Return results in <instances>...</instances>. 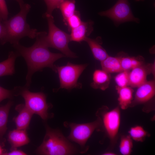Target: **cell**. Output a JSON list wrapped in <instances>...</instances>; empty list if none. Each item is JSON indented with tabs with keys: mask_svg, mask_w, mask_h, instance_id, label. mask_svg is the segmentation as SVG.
<instances>
[{
	"mask_svg": "<svg viewBox=\"0 0 155 155\" xmlns=\"http://www.w3.org/2000/svg\"><path fill=\"white\" fill-rule=\"evenodd\" d=\"M13 102L9 100L5 105L0 106V140L5 142L3 136L7 129V125L9 113Z\"/></svg>",
	"mask_w": 155,
	"mask_h": 155,
	"instance_id": "ffe728a7",
	"label": "cell"
},
{
	"mask_svg": "<svg viewBox=\"0 0 155 155\" xmlns=\"http://www.w3.org/2000/svg\"><path fill=\"white\" fill-rule=\"evenodd\" d=\"M20 12L9 19L3 21L5 33L0 40L2 44L9 42L13 44L19 42L22 38L28 36L31 39L35 38L37 32L36 29L31 28L26 22L27 15L31 6L24 4Z\"/></svg>",
	"mask_w": 155,
	"mask_h": 155,
	"instance_id": "7a4b0ae2",
	"label": "cell"
},
{
	"mask_svg": "<svg viewBox=\"0 0 155 155\" xmlns=\"http://www.w3.org/2000/svg\"><path fill=\"white\" fill-rule=\"evenodd\" d=\"M133 140L129 135H122L120 137L119 150L123 155H129L132 152Z\"/></svg>",
	"mask_w": 155,
	"mask_h": 155,
	"instance_id": "603a6c76",
	"label": "cell"
},
{
	"mask_svg": "<svg viewBox=\"0 0 155 155\" xmlns=\"http://www.w3.org/2000/svg\"><path fill=\"white\" fill-rule=\"evenodd\" d=\"M94 24L93 22L91 20L82 21L79 26L71 30L70 41L81 42L84 41L93 32Z\"/></svg>",
	"mask_w": 155,
	"mask_h": 155,
	"instance_id": "4fadbf2b",
	"label": "cell"
},
{
	"mask_svg": "<svg viewBox=\"0 0 155 155\" xmlns=\"http://www.w3.org/2000/svg\"><path fill=\"white\" fill-rule=\"evenodd\" d=\"M14 96H16L15 87L12 90H10L0 86V103L5 99H12Z\"/></svg>",
	"mask_w": 155,
	"mask_h": 155,
	"instance_id": "83f0119b",
	"label": "cell"
},
{
	"mask_svg": "<svg viewBox=\"0 0 155 155\" xmlns=\"http://www.w3.org/2000/svg\"><path fill=\"white\" fill-rule=\"evenodd\" d=\"M116 89L119 96V106L123 110L127 109L130 107L133 99V90L129 86L122 88L116 86Z\"/></svg>",
	"mask_w": 155,
	"mask_h": 155,
	"instance_id": "e0dca14e",
	"label": "cell"
},
{
	"mask_svg": "<svg viewBox=\"0 0 155 155\" xmlns=\"http://www.w3.org/2000/svg\"><path fill=\"white\" fill-rule=\"evenodd\" d=\"M15 109L18 113V115L13 119L16 129L26 130L33 114L23 104L17 105Z\"/></svg>",
	"mask_w": 155,
	"mask_h": 155,
	"instance_id": "7c38bea8",
	"label": "cell"
},
{
	"mask_svg": "<svg viewBox=\"0 0 155 155\" xmlns=\"http://www.w3.org/2000/svg\"><path fill=\"white\" fill-rule=\"evenodd\" d=\"M135 1H144V0H135Z\"/></svg>",
	"mask_w": 155,
	"mask_h": 155,
	"instance_id": "8d00e7d4",
	"label": "cell"
},
{
	"mask_svg": "<svg viewBox=\"0 0 155 155\" xmlns=\"http://www.w3.org/2000/svg\"><path fill=\"white\" fill-rule=\"evenodd\" d=\"M82 22L79 12L76 11L73 15L67 19L65 23L67 25L69 29L71 30L79 26Z\"/></svg>",
	"mask_w": 155,
	"mask_h": 155,
	"instance_id": "d4e9b609",
	"label": "cell"
},
{
	"mask_svg": "<svg viewBox=\"0 0 155 155\" xmlns=\"http://www.w3.org/2000/svg\"><path fill=\"white\" fill-rule=\"evenodd\" d=\"M69 125L71 132L68 138L78 144L82 147H84L88 140L95 130H100L102 128L101 121L98 117L92 122L83 124L72 123Z\"/></svg>",
	"mask_w": 155,
	"mask_h": 155,
	"instance_id": "9c48e42d",
	"label": "cell"
},
{
	"mask_svg": "<svg viewBox=\"0 0 155 155\" xmlns=\"http://www.w3.org/2000/svg\"><path fill=\"white\" fill-rule=\"evenodd\" d=\"M144 59L141 56L131 57L132 69L144 63Z\"/></svg>",
	"mask_w": 155,
	"mask_h": 155,
	"instance_id": "f546056e",
	"label": "cell"
},
{
	"mask_svg": "<svg viewBox=\"0 0 155 155\" xmlns=\"http://www.w3.org/2000/svg\"><path fill=\"white\" fill-rule=\"evenodd\" d=\"M98 14L112 20L116 26L125 22H140V19L133 15L128 0H118L111 8L99 12Z\"/></svg>",
	"mask_w": 155,
	"mask_h": 155,
	"instance_id": "ba28073f",
	"label": "cell"
},
{
	"mask_svg": "<svg viewBox=\"0 0 155 155\" xmlns=\"http://www.w3.org/2000/svg\"><path fill=\"white\" fill-rule=\"evenodd\" d=\"M43 141L36 151L38 154L65 155L75 154V148L59 130L46 126Z\"/></svg>",
	"mask_w": 155,
	"mask_h": 155,
	"instance_id": "3957f363",
	"label": "cell"
},
{
	"mask_svg": "<svg viewBox=\"0 0 155 155\" xmlns=\"http://www.w3.org/2000/svg\"><path fill=\"white\" fill-rule=\"evenodd\" d=\"M18 3L20 8L22 7L24 4L23 0H16Z\"/></svg>",
	"mask_w": 155,
	"mask_h": 155,
	"instance_id": "d590c367",
	"label": "cell"
},
{
	"mask_svg": "<svg viewBox=\"0 0 155 155\" xmlns=\"http://www.w3.org/2000/svg\"><path fill=\"white\" fill-rule=\"evenodd\" d=\"M11 151L6 152L4 155H26L27 154L21 150H18L17 148L11 149Z\"/></svg>",
	"mask_w": 155,
	"mask_h": 155,
	"instance_id": "4dcf8cb0",
	"label": "cell"
},
{
	"mask_svg": "<svg viewBox=\"0 0 155 155\" xmlns=\"http://www.w3.org/2000/svg\"><path fill=\"white\" fill-rule=\"evenodd\" d=\"M5 142L0 140V155H3L7 152L6 150L4 148Z\"/></svg>",
	"mask_w": 155,
	"mask_h": 155,
	"instance_id": "d6a6232c",
	"label": "cell"
},
{
	"mask_svg": "<svg viewBox=\"0 0 155 155\" xmlns=\"http://www.w3.org/2000/svg\"><path fill=\"white\" fill-rule=\"evenodd\" d=\"M130 105V107L145 104L151 100L155 94L154 80L146 81L139 86Z\"/></svg>",
	"mask_w": 155,
	"mask_h": 155,
	"instance_id": "30bf717a",
	"label": "cell"
},
{
	"mask_svg": "<svg viewBox=\"0 0 155 155\" xmlns=\"http://www.w3.org/2000/svg\"><path fill=\"white\" fill-rule=\"evenodd\" d=\"M8 141L11 146V149L17 148L27 144L30 141L26 130L17 129L9 132Z\"/></svg>",
	"mask_w": 155,
	"mask_h": 155,
	"instance_id": "5bb4252c",
	"label": "cell"
},
{
	"mask_svg": "<svg viewBox=\"0 0 155 155\" xmlns=\"http://www.w3.org/2000/svg\"><path fill=\"white\" fill-rule=\"evenodd\" d=\"M129 135L133 140L137 142H143L149 134L141 125H137L131 127L128 131Z\"/></svg>",
	"mask_w": 155,
	"mask_h": 155,
	"instance_id": "7402d4cb",
	"label": "cell"
},
{
	"mask_svg": "<svg viewBox=\"0 0 155 155\" xmlns=\"http://www.w3.org/2000/svg\"><path fill=\"white\" fill-rule=\"evenodd\" d=\"M103 155H117L116 153L111 151H108L105 152L102 154Z\"/></svg>",
	"mask_w": 155,
	"mask_h": 155,
	"instance_id": "e575fe53",
	"label": "cell"
},
{
	"mask_svg": "<svg viewBox=\"0 0 155 155\" xmlns=\"http://www.w3.org/2000/svg\"><path fill=\"white\" fill-rule=\"evenodd\" d=\"M17 96L20 95L24 98L25 106L33 114L39 115L43 120L49 117L48 110L50 105L46 101V96L41 92H33L25 86H16Z\"/></svg>",
	"mask_w": 155,
	"mask_h": 155,
	"instance_id": "8992f818",
	"label": "cell"
},
{
	"mask_svg": "<svg viewBox=\"0 0 155 155\" xmlns=\"http://www.w3.org/2000/svg\"><path fill=\"white\" fill-rule=\"evenodd\" d=\"M47 7V10L43 16L44 17L47 16L52 15L53 10L58 8L61 3L64 0H43Z\"/></svg>",
	"mask_w": 155,
	"mask_h": 155,
	"instance_id": "4316f807",
	"label": "cell"
},
{
	"mask_svg": "<svg viewBox=\"0 0 155 155\" xmlns=\"http://www.w3.org/2000/svg\"><path fill=\"white\" fill-rule=\"evenodd\" d=\"M152 63L145 64L135 67L130 71L129 86L132 88L138 87L145 82L148 75L151 72Z\"/></svg>",
	"mask_w": 155,
	"mask_h": 155,
	"instance_id": "8fae6325",
	"label": "cell"
},
{
	"mask_svg": "<svg viewBox=\"0 0 155 155\" xmlns=\"http://www.w3.org/2000/svg\"><path fill=\"white\" fill-rule=\"evenodd\" d=\"M151 73H152L154 77L155 76V61L153 63H152L151 67Z\"/></svg>",
	"mask_w": 155,
	"mask_h": 155,
	"instance_id": "836d02e7",
	"label": "cell"
},
{
	"mask_svg": "<svg viewBox=\"0 0 155 155\" xmlns=\"http://www.w3.org/2000/svg\"><path fill=\"white\" fill-rule=\"evenodd\" d=\"M0 19V40L3 37L5 33V29L4 26Z\"/></svg>",
	"mask_w": 155,
	"mask_h": 155,
	"instance_id": "1f68e13d",
	"label": "cell"
},
{
	"mask_svg": "<svg viewBox=\"0 0 155 155\" xmlns=\"http://www.w3.org/2000/svg\"><path fill=\"white\" fill-rule=\"evenodd\" d=\"M8 11L5 0H0V19L5 21L7 19Z\"/></svg>",
	"mask_w": 155,
	"mask_h": 155,
	"instance_id": "f1b7e54d",
	"label": "cell"
},
{
	"mask_svg": "<svg viewBox=\"0 0 155 155\" xmlns=\"http://www.w3.org/2000/svg\"><path fill=\"white\" fill-rule=\"evenodd\" d=\"M96 115L101 120L102 129L109 138L112 148L118 138L121 121L120 108L118 106L109 110L107 106H103L98 110Z\"/></svg>",
	"mask_w": 155,
	"mask_h": 155,
	"instance_id": "277c9868",
	"label": "cell"
},
{
	"mask_svg": "<svg viewBox=\"0 0 155 155\" xmlns=\"http://www.w3.org/2000/svg\"><path fill=\"white\" fill-rule=\"evenodd\" d=\"M88 65L87 64H75L68 62L65 66L56 65L60 83L59 89L70 90L75 88H81L82 84L78 82V80Z\"/></svg>",
	"mask_w": 155,
	"mask_h": 155,
	"instance_id": "52a82bcc",
	"label": "cell"
},
{
	"mask_svg": "<svg viewBox=\"0 0 155 155\" xmlns=\"http://www.w3.org/2000/svg\"><path fill=\"white\" fill-rule=\"evenodd\" d=\"M111 78L110 73L102 69H96L93 73V82L90 86L94 89L104 90L109 87Z\"/></svg>",
	"mask_w": 155,
	"mask_h": 155,
	"instance_id": "9a60e30c",
	"label": "cell"
},
{
	"mask_svg": "<svg viewBox=\"0 0 155 155\" xmlns=\"http://www.w3.org/2000/svg\"><path fill=\"white\" fill-rule=\"evenodd\" d=\"M47 20L49 32L46 41L49 47L56 49L61 52L66 57L76 58L75 54L69 49L68 44L70 41V35L58 28L54 24L52 15L45 16Z\"/></svg>",
	"mask_w": 155,
	"mask_h": 155,
	"instance_id": "5b68a950",
	"label": "cell"
},
{
	"mask_svg": "<svg viewBox=\"0 0 155 155\" xmlns=\"http://www.w3.org/2000/svg\"><path fill=\"white\" fill-rule=\"evenodd\" d=\"M47 33L45 31L37 32L36 40L31 46L26 47L19 42L13 44V47L19 56L24 58L28 68L26 76V82L24 86L29 89L32 82L33 74L37 71H42L45 67L51 68L57 73L54 63L57 60L66 57L62 53L51 52L46 41Z\"/></svg>",
	"mask_w": 155,
	"mask_h": 155,
	"instance_id": "6da1fadb",
	"label": "cell"
},
{
	"mask_svg": "<svg viewBox=\"0 0 155 155\" xmlns=\"http://www.w3.org/2000/svg\"><path fill=\"white\" fill-rule=\"evenodd\" d=\"M84 41L89 46L94 57L100 62L105 59L109 55L105 50L102 47L101 38L98 36L95 39L87 37Z\"/></svg>",
	"mask_w": 155,
	"mask_h": 155,
	"instance_id": "2e32d148",
	"label": "cell"
},
{
	"mask_svg": "<svg viewBox=\"0 0 155 155\" xmlns=\"http://www.w3.org/2000/svg\"><path fill=\"white\" fill-rule=\"evenodd\" d=\"M75 0H64L59 5L60 9L65 23L67 20L76 11Z\"/></svg>",
	"mask_w": 155,
	"mask_h": 155,
	"instance_id": "44dd1931",
	"label": "cell"
},
{
	"mask_svg": "<svg viewBox=\"0 0 155 155\" xmlns=\"http://www.w3.org/2000/svg\"><path fill=\"white\" fill-rule=\"evenodd\" d=\"M102 69L109 73H119L122 71L119 57L108 56L101 61Z\"/></svg>",
	"mask_w": 155,
	"mask_h": 155,
	"instance_id": "d6986e66",
	"label": "cell"
},
{
	"mask_svg": "<svg viewBox=\"0 0 155 155\" xmlns=\"http://www.w3.org/2000/svg\"><path fill=\"white\" fill-rule=\"evenodd\" d=\"M130 71H122L115 77L116 87L122 88L129 86V75Z\"/></svg>",
	"mask_w": 155,
	"mask_h": 155,
	"instance_id": "cb8c5ba5",
	"label": "cell"
},
{
	"mask_svg": "<svg viewBox=\"0 0 155 155\" xmlns=\"http://www.w3.org/2000/svg\"><path fill=\"white\" fill-rule=\"evenodd\" d=\"M18 57L16 51H11L9 53L7 59L0 62V77L15 73V60Z\"/></svg>",
	"mask_w": 155,
	"mask_h": 155,
	"instance_id": "ac0fdd59",
	"label": "cell"
},
{
	"mask_svg": "<svg viewBox=\"0 0 155 155\" xmlns=\"http://www.w3.org/2000/svg\"><path fill=\"white\" fill-rule=\"evenodd\" d=\"M117 56L120 59L123 71H130L132 69L131 57L128 56L123 52L119 53Z\"/></svg>",
	"mask_w": 155,
	"mask_h": 155,
	"instance_id": "484cf974",
	"label": "cell"
}]
</instances>
